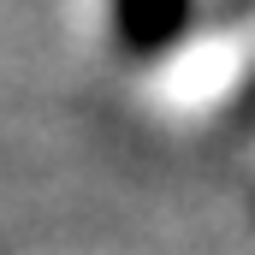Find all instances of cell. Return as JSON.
Masks as SVG:
<instances>
[{
	"mask_svg": "<svg viewBox=\"0 0 255 255\" xmlns=\"http://www.w3.org/2000/svg\"><path fill=\"white\" fill-rule=\"evenodd\" d=\"M196 18V0H107V24H113V48L125 60H160L184 42Z\"/></svg>",
	"mask_w": 255,
	"mask_h": 255,
	"instance_id": "obj_1",
	"label": "cell"
}]
</instances>
